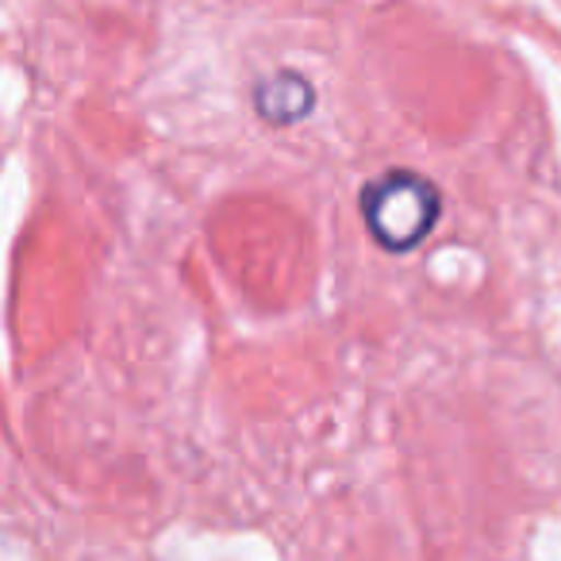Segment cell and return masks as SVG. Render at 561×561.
Segmentation results:
<instances>
[{
    "mask_svg": "<svg viewBox=\"0 0 561 561\" xmlns=\"http://www.w3.org/2000/svg\"><path fill=\"white\" fill-rule=\"evenodd\" d=\"M316 108V85L297 70H273L254 85V112L273 127H293Z\"/></svg>",
    "mask_w": 561,
    "mask_h": 561,
    "instance_id": "2",
    "label": "cell"
},
{
    "mask_svg": "<svg viewBox=\"0 0 561 561\" xmlns=\"http://www.w3.org/2000/svg\"><path fill=\"white\" fill-rule=\"evenodd\" d=\"M438 185L415 170H389L362 188V219L369 239L389 254H412L438 224Z\"/></svg>",
    "mask_w": 561,
    "mask_h": 561,
    "instance_id": "1",
    "label": "cell"
}]
</instances>
